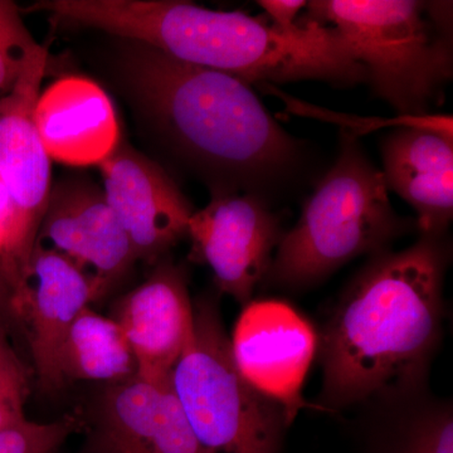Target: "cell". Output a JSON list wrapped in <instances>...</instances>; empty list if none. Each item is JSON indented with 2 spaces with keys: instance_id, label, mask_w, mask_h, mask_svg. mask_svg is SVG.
<instances>
[{
  "instance_id": "1",
  "label": "cell",
  "mask_w": 453,
  "mask_h": 453,
  "mask_svg": "<svg viewBox=\"0 0 453 453\" xmlns=\"http://www.w3.org/2000/svg\"><path fill=\"white\" fill-rule=\"evenodd\" d=\"M112 70L136 120L211 196H266L297 177L303 146L249 83L116 38Z\"/></svg>"
},
{
  "instance_id": "2",
  "label": "cell",
  "mask_w": 453,
  "mask_h": 453,
  "mask_svg": "<svg viewBox=\"0 0 453 453\" xmlns=\"http://www.w3.org/2000/svg\"><path fill=\"white\" fill-rule=\"evenodd\" d=\"M447 234L375 253L318 333L320 410L389 404L421 395L442 338Z\"/></svg>"
},
{
  "instance_id": "3",
  "label": "cell",
  "mask_w": 453,
  "mask_h": 453,
  "mask_svg": "<svg viewBox=\"0 0 453 453\" xmlns=\"http://www.w3.org/2000/svg\"><path fill=\"white\" fill-rule=\"evenodd\" d=\"M50 11L61 23L139 42L249 85L366 82L365 65L350 44L332 27L314 22L285 32L241 12L211 11L186 0H55Z\"/></svg>"
},
{
  "instance_id": "4",
  "label": "cell",
  "mask_w": 453,
  "mask_h": 453,
  "mask_svg": "<svg viewBox=\"0 0 453 453\" xmlns=\"http://www.w3.org/2000/svg\"><path fill=\"white\" fill-rule=\"evenodd\" d=\"M414 226L393 208L383 175L357 136L342 130L335 163L306 199L296 225L283 234L264 282L306 290L354 258L389 250Z\"/></svg>"
},
{
  "instance_id": "5",
  "label": "cell",
  "mask_w": 453,
  "mask_h": 453,
  "mask_svg": "<svg viewBox=\"0 0 453 453\" xmlns=\"http://www.w3.org/2000/svg\"><path fill=\"white\" fill-rule=\"evenodd\" d=\"M301 22L332 27L366 70V82L402 116L426 115L452 79L451 3L314 0Z\"/></svg>"
},
{
  "instance_id": "6",
  "label": "cell",
  "mask_w": 453,
  "mask_h": 453,
  "mask_svg": "<svg viewBox=\"0 0 453 453\" xmlns=\"http://www.w3.org/2000/svg\"><path fill=\"white\" fill-rule=\"evenodd\" d=\"M193 308L192 339L170 383L199 445L205 453H280L285 411L238 372L216 301L201 297Z\"/></svg>"
},
{
  "instance_id": "7",
  "label": "cell",
  "mask_w": 453,
  "mask_h": 453,
  "mask_svg": "<svg viewBox=\"0 0 453 453\" xmlns=\"http://www.w3.org/2000/svg\"><path fill=\"white\" fill-rule=\"evenodd\" d=\"M49 50L40 44L14 88L0 100V181L16 211V234L5 275L18 273L35 247L50 188V159L35 125V111L46 73Z\"/></svg>"
},
{
  "instance_id": "8",
  "label": "cell",
  "mask_w": 453,
  "mask_h": 453,
  "mask_svg": "<svg viewBox=\"0 0 453 453\" xmlns=\"http://www.w3.org/2000/svg\"><path fill=\"white\" fill-rule=\"evenodd\" d=\"M283 234L265 199L246 193L214 195L190 217V258L207 265L217 288L246 306L264 282Z\"/></svg>"
},
{
  "instance_id": "9",
  "label": "cell",
  "mask_w": 453,
  "mask_h": 453,
  "mask_svg": "<svg viewBox=\"0 0 453 453\" xmlns=\"http://www.w3.org/2000/svg\"><path fill=\"white\" fill-rule=\"evenodd\" d=\"M35 247L70 261L91 282L98 299L121 282L136 262L103 188L77 175L52 184Z\"/></svg>"
},
{
  "instance_id": "10",
  "label": "cell",
  "mask_w": 453,
  "mask_h": 453,
  "mask_svg": "<svg viewBox=\"0 0 453 453\" xmlns=\"http://www.w3.org/2000/svg\"><path fill=\"white\" fill-rule=\"evenodd\" d=\"M229 345L238 372L281 405L290 425L309 408L303 388L318 354V333L297 310L280 300H252L238 316Z\"/></svg>"
},
{
  "instance_id": "11",
  "label": "cell",
  "mask_w": 453,
  "mask_h": 453,
  "mask_svg": "<svg viewBox=\"0 0 453 453\" xmlns=\"http://www.w3.org/2000/svg\"><path fill=\"white\" fill-rule=\"evenodd\" d=\"M0 283L22 323L38 384L49 393L61 390V357L68 330L77 315L98 300L96 291L70 261L40 247L33 249L14 275H0Z\"/></svg>"
},
{
  "instance_id": "12",
  "label": "cell",
  "mask_w": 453,
  "mask_h": 453,
  "mask_svg": "<svg viewBox=\"0 0 453 453\" xmlns=\"http://www.w3.org/2000/svg\"><path fill=\"white\" fill-rule=\"evenodd\" d=\"M104 193L136 261L157 262L188 235L192 204L166 170L127 142L100 164Z\"/></svg>"
},
{
  "instance_id": "13",
  "label": "cell",
  "mask_w": 453,
  "mask_h": 453,
  "mask_svg": "<svg viewBox=\"0 0 453 453\" xmlns=\"http://www.w3.org/2000/svg\"><path fill=\"white\" fill-rule=\"evenodd\" d=\"M92 453H205L165 378L110 384L91 413Z\"/></svg>"
},
{
  "instance_id": "14",
  "label": "cell",
  "mask_w": 453,
  "mask_h": 453,
  "mask_svg": "<svg viewBox=\"0 0 453 453\" xmlns=\"http://www.w3.org/2000/svg\"><path fill=\"white\" fill-rule=\"evenodd\" d=\"M121 327L146 378L169 377L195 329V308L184 268L160 259L151 275L113 303L111 316Z\"/></svg>"
},
{
  "instance_id": "15",
  "label": "cell",
  "mask_w": 453,
  "mask_h": 453,
  "mask_svg": "<svg viewBox=\"0 0 453 453\" xmlns=\"http://www.w3.org/2000/svg\"><path fill=\"white\" fill-rule=\"evenodd\" d=\"M35 119L50 159L65 165H100L120 142L111 100L85 77H65L44 89Z\"/></svg>"
},
{
  "instance_id": "16",
  "label": "cell",
  "mask_w": 453,
  "mask_h": 453,
  "mask_svg": "<svg viewBox=\"0 0 453 453\" xmlns=\"http://www.w3.org/2000/svg\"><path fill=\"white\" fill-rule=\"evenodd\" d=\"M384 183L417 214L421 234H447L453 217V139L428 127H402L381 142Z\"/></svg>"
},
{
  "instance_id": "17",
  "label": "cell",
  "mask_w": 453,
  "mask_h": 453,
  "mask_svg": "<svg viewBox=\"0 0 453 453\" xmlns=\"http://www.w3.org/2000/svg\"><path fill=\"white\" fill-rule=\"evenodd\" d=\"M61 372L65 384L83 380L110 386L130 380L138 372V365L119 324L88 306L68 330Z\"/></svg>"
},
{
  "instance_id": "18",
  "label": "cell",
  "mask_w": 453,
  "mask_h": 453,
  "mask_svg": "<svg viewBox=\"0 0 453 453\" xmlns=\"http://www.w3.org/2000/svg\"><path fill=\"white\" fill-rule=\"evenodd\" d=\"M383 422L372 436V453H453V408L427 393L378 405Z\"/></svg>"
},
{
  "instance_id": "19",
  "label": "cell",
  "mask_w": 453,
  "mask_h": 453,
  "mask_svg": "<svg viewBox=\"0 0 453 453\" xmlns=\"http://www.w3.org/2000/svg\"><path fill=\"white\" fill-rule=\"evenodd\" d=\"M40 44L27 28L16 3L0 0V100L14 88Z\"/></svg>"
},
{
  "instance_id": "20",
  "label": "cell",
  "mask_w": 453,
  "mask_h": 453,
  "mask_svg": "<svg viewBox=\"0 0 453 453\" xmlns=\"http://www.w3.org/2000/svg\"><path fill=\"white\" fill-rule=\"evenodd\" d=\"M31 371L18 356L7 327L0 324V432L25 422Z\"/></svg>"
},
{
  "instance_id": "21",
  "label": "cell",
  "mask_w": 453,
  "mask_h": 453,
  "mask_svg": "<svg viewBox=\"0 0 453 453\" xmlns=\"http://www.w3.org/2000/svg\"><path fill=\"white\" fill-rule=\"evenodd\" d=\"M80 425V419L73 416L50 423L26 419L0 432V453H57Z\"/></svg>"
},
{
  "instance_id": "22",
  "label": "cell",
  "mask_w": 453,
  "mask_h": 453,
  "mask_svg": "<svg viewBox=\"0 0 453 453\" xmlns=\"http://www.w3.org/2000/svg\"><path fill=\"white\" fill-rule=\"evenodd\" d=\"M259 7L264 9L273 26L285 32L296 31L300 28L297 18L301 11L306 8L305 0H259Z\"/></svg>"
},
{
  "instance_id": "23",
  "label": "cell",
  "mask_w": 453,
  "mask_h": 453,
  "mask_svg": "<svg viewBox=\"0 0 453 453\" xmlns=\"http://www.w3.org/2000/svg\"><path fill=\"white\" fill-rule=\"evenodd\" d=\"M16 234V211L7 189L0 181V262L7 261Z\"/></svg>"
}]
</instances>
